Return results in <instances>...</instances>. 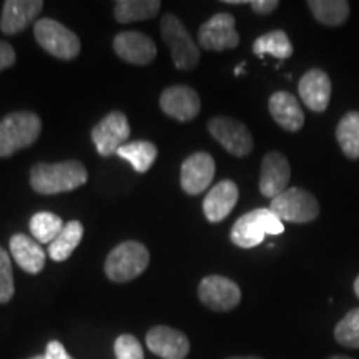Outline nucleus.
<instances>
[{"label": "nucleus", "mask_w": 359, "mask_h": 359, "mask_svg": "<svg viewBox=\"0 0 359 359\" xmlns=\"http://www.w3.org/2000/svg\"><path fill=\"white\" fill-rule=\"evenodd\" d=\"M88 173L82 161L65 160L58 163H35L30 170V187L40 195L72 191L87 183Z\"/></svg>", "instance_id": "1"}, {"label": "nucleus", "mask_w": 359, "mask_h": 359, "mask_svg": "<svg viewBox=\"0 0 359 359\" xmlns=\"http://www.w3.org/2000/svg\"><path fill=\"white\" fill-rule=\"evenodd\" d=\"M42 133V120L32 111H15L0 122V158L34 145Z\"/></svg>", "instance_id": "2"}, {"label": "nucleus", "mask_w": 359, "mask_h": 359, "mask_svg": "<svg viewBox=\"0 0 359 359\" xmlns=\"http://www.w3.org/2000/svg\"><path fill=\"white\" fill-rule=\"evenodd\" d=\"M285 224L269 208H258L240 217L231 228V241L240 248L262 245L266 235H281Z\"/></svg>", "instance_id": "3"}, {"label": "nucleus", "mask_w": 359, "mask_h": 359, "mask_svg": "<svg viewBox=\"0 0 359 359\" xmlns=\"http://www.w3.org/2000/svg\"><path fill=\"white\" fill-rule=\"evenodd\" d=\"M150 264V251L138 241H123L110 251L105 262V275L115 283L138 278Z\"/></svg>", "instance_id": "4"}, {"label": "nucleus", "mask_w": 359, "mask_h": 359, "mask_svg": "<svg viewBox=\"0 0 359 359\" xmlns=\"http://www.w3.org/2000/svg\"><path fill=\"white\" fill-rule=\"evenodd\" d=\"M160 32L163 42L170 47L173 64L178 70H191L198 65L200 47L177 15L167 13L161 19Z\"/></svg>", "instance_id": "5"}, {"label": "nucleus", "mask_w": 359, "mask_h": 359, "mask_svg": "<svg viewBox=\"0 0 359 359\" xmlns=\"http://www.w3.org/2000/svg\"><path fill=\"white\" fill-rule=\"evenodd\" d=\"M34 35L45 52L60 60H72L82 48L77 34L53 19H40L35 22Z\"/></svg>", "instance_id": "6"}, {"label": "nucleus", "mask_w": 359, "mask_h": 359, "mask_svg": "<svg viewBox=\"0 0 359 359\" xmlns=\"http://www.w3.org/2000/svg\"><path fill=\"white\" fill-rule=\"evenodd\" d=\"M269 210L281 222L290 223H311L320 215V203L311 193L303 188H288L280 196L271 200Z\"/></svg>", "instance_id": "7"}, {"label": "nucleus", "mask_w": 359, "mask_h": 359, "mask_svg": "<svg viewBox=\"0 0 359 359\" xmlns=\"http://www.w3.org/2000/svg\"><path fill=\"white\" fill-rule=\"evenodd\" d=\"M208 132L233 156H246L253 151V137L248 127L230 116H215L210 120Z\"/></svg>", "instance_id": "8"}, {"label": "nucleus", "mask_w": 359, "mask_h": 359, "mask_svg": "<svg viewBox=\"0 0 359 359\" xmlns=\"http://www.w3.org/2000/svg\"><path fill=\"white\" fill-rule=\"evenodd\" d=\"M198 298L206 308L224 313L235 309L241 302V290L235 281L226 276L210 275L201 280Z\"/></svg>", "instance_id": "9"}, {"label": "nucleus", "mask_w": 359, "mask_h": 359, "mask_svg": "<svg viewBox=\"0 0 359 359\" xmlns=\"http://www.w3.org/2000/svg\"><path fill=\"white\" fill-rule=\"evenodd\" d=\"M200 47L205 50L223 52L231 50L240 43V35L235 29V17L231 13L222 12L206 20L198 30Z\"/></svg>", "instance_id": "10"}, {"label": "nucleus", "mask_w": 359, "mask_h": 359, "mask_svg": "<svg viewBox=\"0 0 359 359\" xmlns=\"http://www.w3.org/2000/svg\"><path fill=\"white\" fill-rule=\"evenodd\" d=\"M130 137V125L122 111H111L97 123L92 130V140L97 151L102 156L116 154L123 145H127Z\"/></svg>", "instance_id": "11"}, {"label": "nucleus", "mask_w": 359, "mask_h": 359, "mask_svg": "<svg viewBox=\"0 0 359 359\" xmlns=\"http://www.w3.org/2000/svg\"><path fill=\"white\" fill-rule=\"evenodd\" d=\"M215 178V160L205 151H196L182 165L180 183L188 195H200L212 185Z\"/></svg>", "instance_id": "12"}, {"label": "nucleus", "mask_w": 359, "mask_h": 359, "mask_svg": "<svg viewBox=\"0 0 359 359\" xmlns=\"http://www.w3.org/2000/svg\"><path fill=\"white\" fill-rule=\"evenodd\" d=\"M160 109L165 115L178 122H190L200 114L201 102L198 93L187 85H175L163 90L160 97Z\"/></svg>", "instance_id": "13"}, {"label": "nucleus", "mask_w": 359, "mask_h": 359, "mask_svg": "<svg viewBox=\"0 0 359 359\" xmlns=\"http://www.w3.org/2000/svg\"><path fill=\"white\" fill-rule=\"evenodd\" d=\"M291 178L290 161L280 151H269L262 161L259 172V191L266 198H276L288 190Z\"/></svg>", "instance_id": "14"}, {"label": "nucleus", "mask_w": 359, "mask_h": 359, "mask_svg": "<svg viewBox=\"0 0 359 359\" xmlns=\"http://www.w3.org/2000/svg\"><path fill=\"white\" fill-rule=\"evenodd\" d=\"M147 346L161 359H185L190 353V339L170 326H155L147 333Z\"/></svg>", "instance_id": "15"}, {"label": "nucleus", "mask_w": 359, "mask_h": 359, "mask_svg": "<svg viewBox=\"0 0 359 359\" xmlns=\"http://www.w3.org/2000/svg\"><path fill=\"white\" fill-rule=\"evenodd\" d=\"M114 50L132 65H148L156 57L155 42L142 32H120L114 39Z\"/></svg>", "instance_id": "16"}, {"label": "nucleus", "mask_w": 359, "mask_h": 359, "mask_svg": "<svg viewBox=\"0 0 359 359\" xmlns=\"http://www.w3.org/2000/svg\"><path fill=\"white\" fill-rule=\"evenodd\" d=\"M42 8V0H7L0 17V30L6 35L20 34L37 19Z\"/></svg>", "instance_id": "17"}, {"label": "nucleus", "mask_w": 359, "mask_h": 359, "mask_svg": "<svg viewBox=\"0 0 359 359\" xmlns=\"http://www.w3.org/2000/svg\"><path fill=\"white\" fill-rule=\"evenodd\" d=\"M331 80L327 74L320 69H311L299 80L298 92L304 105L311 111L321 114L327 109L331 100Z\"/></svg>", "instance_id": "18"}, {"label": "nucleus", "mask_w": 359, "mask_h": 359, "mask_svg": "<svg viewBox=\"0 0 359 359\" xmlns=\"http://www.w3.org/2000/svg\"><path fill=\"white\" fill-rule=\"evenodd\" d=\"M238 196V187L231 180H222L217 183L203 200V213L210 223H219L228 217L235 208Z\"/></svg>", "instance_id": "19"}, {"label": "nucleus", "mask_w": 359, "mask_h": 359, "mask_svg": "<svg viewBox=\"0 0 359 359\" xmlns=\"http://www.w3.org/2000/svg\"><path fill=\"white\" fill-rule=\"evenodd\" d=\"M269 114L273 120L286 132H298L304 125V114L302 105L294 95L288 92H276L269 97Z\"/></svg>", "instance_id": "20"}, {"label": "nucleus", "mask_w": 359, "mask_h": 359, "mask_svg": "<svg viewBox=\"0 0 359 359\" xmlns=\"http://www.w3.org/2000/svg\"><path fill=\"white\" fill-rule=\"evenodd\" d=\"M11 253L17 264L29 273V275H39L45 266V251L34 238L17 233L11 238Z\"/></svg>", "instance_id": "21"}, {"label": "nucleus", "mask_w": 359, "mask_h": 359, "mask_svg": "<svg viewBox=\"0 0 359 359\" xmlns=\"http://www.w3.org/2000/svg\"><path fill=\"white\" fill-rule=\"evenodd\" d=\"M160 7V0H118L115 4V20L118 24H130L154 19Z\"/></svg>", "instance_id": "22"}, {"label": "nucleus", "mask_w": 359, "mask_h": 359, "mask_svg": "<svg viewBox=\"0 0 359 359\" xmlns=\"http://www.w3.org/2000/svg\"><path fill=\"white\" fill-rule=\"evenodd\" d=\"M83 238V224L77 222V219H72V222L65 223L64 230L60 231L55 240L48 245V257L53 262H65L69 257L74 253L75 248L80 245Z\"/></svg>", "instance_id": "23"}, {"label": "nucleus", "mask_w": 359, "mask_h": 359, "mask_svg": "<svg viewBox=\"0 0 359 359\" xmlns=\"http://www.w3.org/2000/svg\"><path fill=\"white\" fill-rule=\"evenodd\" d=\"M308 7L314 19L327 27L343 25L349 17L346 0H309Z\"/></svg>", "instance_id": "24"}, {"label": "nucleus", "mask_w": 359, "mask_h": 359, "mask_svg": "<svg viewBox=\"0 0 359 359\" xmlns=\"http://www.w3.org/2000/svg\"><path fill=\"white\" fill-rule=\"evenodd\" d=\"M116 155L130 161L135 172L145 173L155 163L156 156H158V150H156V147L151 142L140 140L123 145L116 151Z\"/></svg>", "instance_id": "25"}, {"label": "nucleus", "mask_w": 359, "mask_h": 359, "mask_svg": "<svg viewBox=\"0 0 359 359\" xmlns=\"http://www.w3.org/2000/svg\"><path fill=\"white\" fill-rule=\"evenodd\" d=\"M336 140H338L343 154L351 160L359 158V114L349 111L339 120L336 127Z\"/></svg>", "instance_id": "26"}, {"label": "nucleus", "mask_w": 359, "mask_h": 359, "mask_svg": "<svg viewBox=\"0 0 359 359\" xmlns=\"http://www.w3.org/2000/svg\"><path fill=\"white\" fill-rule=\"evenodd\" d=\"M253 52L258 57L269 53V55L280 58V60H285V58L293 55V45H291L288 35L283 30H271V32L263 34L262 37L255 40Z\"/></svg>", "instance_id": "27"}, {"label": "nucleus", "mask_w": 359, "mask_h": 359, "mask_svg": "<svg viewBox=\"0 0 359 359\" xmlns=\"http://www.w3.org/2000/svg\"><path fill=\"white\" fill-rule=\"evenodd\" d=\"M65 223L60 217L50 212H39L30 218V233L39 243L50 245L55 238L64 230Z\"/></svg>", "instance_id": "28"}, {"label": "nucleus", "mask_w": 359, "mask_h": 359, "mask_svg": "<svg viewBox=\"0 0 359 359\" xmlns=\"http://www.w3.org/2000/svg\"><path fill=\"white\" fill-rule=\"evenodd\" d=\"M334 339L349 349H359V308L344 314L334 327Z\"/></svg>", "instance_id": "29"}, {"label": "nucleus", "mask_w": 359, "mask_h": 359, "mask_svg": "<svg viewBox=\"0 0 359 359\" xmlns=\"http://www.w3.org/2000/svg\"><path fill=\"white\" fill-rule=\"evenodd\" d=\"M13 293L15 286H13L12 263L7 251L0 246V304L11 302Z\"/></svg>", "instance_id": "30"}, {"label": "nucleus", "mask_w": 359, "mask_h": 359, "mask_svg": "<svg viewBox=\"0 0 359 359\" xmlns=\"http://www.w3.org/2000/svg\"><path fill=\"white\" fill-rule=\"evenodd\" d=\"M116 359H145L140 341L133 334H120L114 344Z\"/></svg>", "instance_id": "31"}, {"label": "nucleus", "mask_w": 359, "mask_h": 359, "mask_svg": "<svg viewBox=\"0 0 359 359\" xmlns=\"http://www.w3.org/2000/svg\"><path fill=\"white\" fill-rule=\"evenodd\" d=\"M15 60H17V55H15V50L12 48V45L7 42H0V72L8 69V67H12L15 64Z\"/></svg>", "instance_id": "32"}, {"label": "nucleus", "mask_w": 359, "mask_h": 359, "mask_svg": "<svg viewBox=\"0 0 359 359\" xmlns=\"http://www.w3.org/2000/svg\"><path fill=\"white\" fill-rule=\"evenodd\" d=\"M248 6L253 8V12L258 13V15H268V13L276 11L280 2H278V0H250Z\"/></svg>", "instance_id": "33"}, {"label": "nucleus", "mask_w": 359, "mask_h": 359, "mask_svg": "<svg viewBox=\"0 0 359 359\" xmlns=\"http://www.w3.org/2000/svg\"><path fill=\"white\" fill-rule=\"evenodd\" d=\"M45 359H74L67 353L64 344L58 343V341H50L47 344V349H45Z\"/></svg>", "instance_id": "34"}, {"label": "nucleus", "mask_w": 359, "mask_h": 359, "mask_svg": "<svg viewBox=\"0 0 359 359\" xmlns=\"http://www.w3.org/2000/svg\"><path fill=\"white\" fill-rule=\"evenodd\" d=\"M228 359H263V358H258V356H233V358H228Z\"/></svg>", "instance_id": "35"}, {"label": "nucleus", "mask_w": 359, "mask_h": 359, "mask_svg": "<svg viewBox=\"0 0 359 359\" xmlns=\"http://www.w3.org/2000/svg\"><path fill=\"white\" fill-rule=\"evenodd\" d=\"M354 293H356V296L359 298V276L356 278V281H354Z\"/></svg>", "instance_id": "36"}, {"label": "nucleus", "mask_w": 359, "mask_h": 359, "mask_svg": "<svg viewBox=\"0 0 359 359\" xmlns=\"http://www.w3.org/2000/svg\"><path fill=\"white\" fill-rule=\"evenodd\" d=\"M327 359H353V358H349V356H341V354H336V356H330Z\"/></svg>", "instance_id": "37"}, {"label": "nucleus", "mask_w": 359, "mask_h": 359, "mask_svg": "<svg viewBox=\"0 0 359 359\" xmlns=\"http://www.w3.org/2000/svg\"><path fill=\"white\" fill-rule=\"evenodd\" d=\"M30 359H45V356H42V354H39V356H34V358H30Z\"/></svg>", "instance_id": "38"}]
</instances>
